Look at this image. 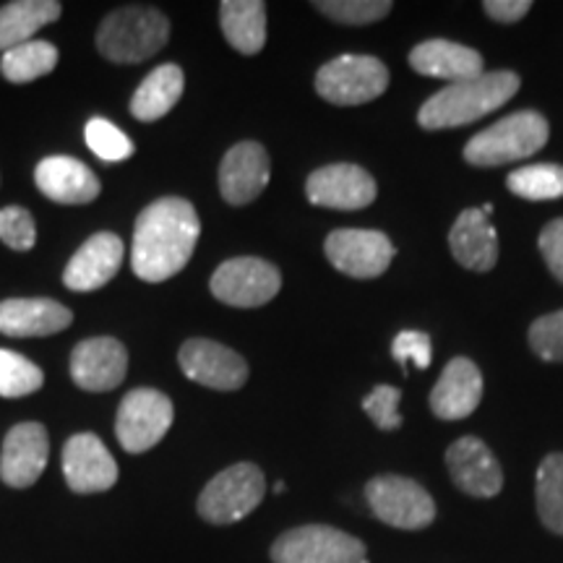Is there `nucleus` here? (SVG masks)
<instances>
[{
    "instance_id": "f257e3e1",
    "label": "nucleus",
    "mask_w": 563,
    "mask_h": 563,
    "mask_svg": "<svg viewBox=\"0 0 563 563\" xmlns=\"http://www.w3.org/2000/svg\"><path fill=\"white\" fill-rule=\"evenodd\" d=\"M201 235L194 203L178 196L152 201L133 228L131 266L144 282H165L186 269Z\"/></svg>"
},
{
    "instance_id": "f03ea898",
    "label": "nucleus",
    "mask_w": 563,
    "mask_h": 563,
    "mask_svg": "<svg viewBox=\"0 0 563 563\" xmlns=\"http://www.w3.org/2000/svg\"><path fill=\"white\" fill-rule=\"evenodd\" d=\"M519 84L522 81L514 70H493V74H481L477 79L449 84L446 89L435 91L431 100H426L418 112V123L426 131L460 129V125L475 123L509 102L519 91Z\"/></svg>"
},
{
    "instance_id": "7ed1b4c3",
    "label": "nucleus",
    "mask_w": 563,
    "mask_h": 563,
    "mask_svg": "<svg viewBox=\"0 0 563 563\" xmlns=\"http://www.w3.org/2000/svg\"><path fill=\"white\" fill-rule=\"evenodd\" d=\"M170 40V21L154 5H123L110 11L97 30V51L112 63H144Z\"/></svg>"
},
{
    "instance_id": "20e7f679",
    "label": "nucleus",
    "mask_w": 563,
    "mask_h": 563,
    "mask_svg": "<svg viewBox=\"0 0 563 563\" xmlns=\"http://www.w3.org/2000/svg\"><path fill=\"white\" fill-rule=\"evenodd\" d=\"M548 121L534 110H519L501 118L467 141L464 159L475 167H498L532 157L548 144Z\"/></svg>"
},
{
    "instance_id": "39448f33",
    "label": "nucleus",
    "mask_w": 563,
    "mask_h": 563,
    "mask_svg": "<svg viewBox=\"0 0 563 563\" xmlns=\"http://www.w3.org/2000/svg\"><path fill=\"white\" fill-rule=\"evenodd\" d=\"M266 496V477L256 464L241 462L222 470L201 490L199 517L209 525H235L256 509Z\"/></svg>"
},
{
    "instance_id": "423d86ee",
    "label": "nucleus",
    "mask_w": 563,
    "mask_h": 563,
    "mask_svg": "<svg viewBox=\"0 0 563 563\" xmlns=\"http://www.w3.org/2000/svg\"><path fill=\"white\" fill-rule=\"evenodd\" d=\"M389 87V68L373 55H340L316 74V91L321 100L355 108L378 100Z\"/></svg>"
},
{
    "instance_id": "0eeeda50",
    "label": "nucleus",
    "mask_w": 563,
    "mask_h": 563,
    "mask_svg": "<svg viewBox=\"0 0 563 563\" xmlns=\"http://www.w3.org/2000/svg\"><path fill=\"white\" fill-rule=\"evenodd\" d=\"M274 563H368L355 534L329 525H306L282 532L272 545Z\"/></svg>"
},
{
    "instance_id": "6e6552de",
    "label": "nucleus",
    "mask_w": 563,
    "mask_h": 563,
    "mask_svg": "<svg viewBox=\"0 0 563 563\" xmlns=\"http://www.w3.org/2000/svg\"><path fill=\"white\" fill-rule=\"evenodd\" d=\"M175 418L167 394L157 389H133L123 397L115 418V435L129 454H144L165 439Z\"/></svg>"
},
{
    "instance_id": "1a4fd4ad",
    "label": "nucleus",
    "mask_w": 563,
    "mask_h": 563,
    "mask_svg": "<svg viewBox=\"0 0 563 563\" xmlns=\"http://www.w3.org/2000/svg\"><path fill=\"white\" fill-rule=\"evenodd\" d=\"M365 498H368L371 511L382 519L384 525L397 527V530H422L433 525L435 504L431 493L415 483L412 477L402 475H378L365 485Z\"/></svg>"
},
{
    "instance_id": "9d476101",
    "label": "nucleus",
    "mask_w": 563,
    "mask_h": 563,
    "mask_svg": "<svg viewBox=\"0 0 563 563\" xmlns=\"http://www.w3.org/2000/svg\"><path fill=\"white\" fill-rule=\"evenodd\" d=\"M211 295L232 308H258L277 298L282 274L274 264L256 256H241L224 262L211 274Z\"/></svg>"
},
{
    "instance_id": "9b49d317",
    "label": "nucleus",
    "mask_w": 563,
    "mask_h": 563,
    "mask_svg": "<svg viewBox=\"0 0 563 563\" xmlns=\"http://www.w3.org/2000/svg\"><path fill=\"white\" fill-rule=\"evenodd\" d=\"M323 251L334 269L355 279L382 277L394 258L391 241L378 230H334L329 232Z\"/></svg>"
},
{
    "instance_id": "f8f14e48",
    "label": "nucleus",
    "mask_w": 563,
    "mask_h": 563,
    "mask_svg": "<svg viewBox=\"0 0 563 563\" xmlns=\"http://www.w3.org/2000/svg\"><path fill=\"white\" fill-rule=\"evenodd\" d=\"M376 178L368 170H363L361 165H350V162L319 167L306 180L308 201L323 209H365L376 201Z\"/></svg>"
},
{
    "instance_id": "ddd939ff",
    "label": "nucleus",
    "mask_w": 563,
    "mask_h": 563,
    "mask_svg": "<svg viewBox=\"0 0 563 563\" xmlns=\"http://www.w3.org/2000/svg\"><path fill=\"white\" fill-rule=\"evenodd\" d=\"M180 371L196 384L217 391H238L249 382V363L235 350L211 340H188L178 352Z\"/></svg>"
},
{
    "instance_id": "4468645a",
    "label": "nucleus",
    "mask_w": 563,
    "mask_h": 563,
    "mask_svg": "<svg viewBox=\"0 0 563 563\" xmlns=\"http://www.w3.org/2000/svg\"><path fill=\"white\" fill-rule=\"evenodd\" d=\"M51 460V435L42 422H19L5 433L0 454V481L9 488H30Z\"/></svg>"
},
{
    "instance_id": "2eb2a0df",
    "label": "nucleus",
    "mask_w": 563,
    "mask_h": 563,
    "mask_svg": "<svg viewBox=\"0 0 563 563\" xmlns=\"http://www.w3.org/2000/svg\"><path fill=\"white\" fill-rule=\"evenodd\" d=\"M129 373V350L112 336L84 340L70 352V378L84 391H112Z\"/></svg>"
},
{
    "instance_id": "dca6fc26",
    "label": "nucleus",
    "mask_w": 563,
    "mask_h": 563,
    "mask_svg": "<svg viewBox=\"0 0 563 563\" xmlns=\"http://www.w3.org/2000/svg\"><path fill=\"white\" fill-rule=\"evenodd\" d=\"M272 162L258 141H241L222 157L220 194L232 207L256 201L269 186Z\"/></svg>"
},
{
    "instance_id": "f3484780",
    "label": "nucleus",
    "mask_w": 563,
    "mask_h": 563,
    "mask_svg": "<svg viewBox=\"0 0 563 563\" xmlns=\"http://www.w3.org/2000/svg\"><path fill=\"white\" fill-rule=\"evenodd\" d=\"M63 475L74 493H102L118 483V462L95 433H76L63 446Z\"/></svg>"
},
{
    "instance_id": "a211bd4d",
    "label": "nucleus",
    "mask_w": 563,
    "mask_h": 563,
    "mask_svg": "<svg viewBox=\"0 0 563 563\" xmlns=\"http://www.w3.org/2000/svg\"><path fill=\"white\" fill-rule=\"evenodd\" d=\"M446 467L454 485L467 496L493 498L504 488V470L481 439L462 435L446 452Z\"/></svg>"
},
{
    "instance_id": "6ab92c4d",
    "label": "nucleus",
    "mask_w": 563,
    "mask_h": 563,
    "mask_svg": "<svg viewBox=\"0 0 563 563\" xmlns=\"http://www.w3.org/2000/svg\"><path fill=\"white\" fill-rule=\"evenodd\" d=\"M123 256L125 245L115 232H97L74 253L63 272V285L74 292L100 290L121 272Z\"/></svg>"
},
{
    "instance_id": "aec40b11",
    "label": "nucleus",
    "mask_w": 563,
    "mask_h": 563,
    "mask_svg": "<svg viewBox=\"0 0 563 563\" xmlns=\"http://www.w3.org/2000/svg\"><path fill=\"white\" fill-rule=\"evenodd\" d=\"M483 399V373L470 357H454L431 391V410L441 420H462Z\"/></svg>"
},
{
    "instance_id": "412c9836",
    "label": "nucleus",
    "mask_w": 563,
    "mask_h": 563,
    "mask_svg": "<svg viewBox=\"0 0 563 563\" xmlns=\"http://www.w3.org/2000/svg\"><path fill=\"white\" fill-rule=\"evenodd\" d=\"M34 183L47 199L55 203H68V207L91 203L102 191L97 175L84 162L60 157V154L40 162L37 170H34Z\"/></svg>"
},
{
    "instance_id": "4be33fe9",
    "label": "nucleus",
    "mask_w": 563,
    "mask_h": 563,
    "mask_svg": "<svg viewBox=\"0 0 563 563\" xmlns=\"http://www.w3.org/2000/svg\"><path fill=\"white\" fill-rule=\"evenodd\" d=\"M74 313L51 298H11L0 302V334L5 336H51L66 332Z\"/></svg>"
},
{
    "instance_id": "5701e85b",
    "label": "nucleus",
    "mask_w": 563,
    "mask_h": 563,
    "mask_svg": "<svg viewBox=\"0 0 563 563\" xmlns=\"http://www.w3.org/2000/svg\"><path fill=\"white\" fill-rule=\"evenodd\" d=\"M410 66L431 79L460 84L483 74V55L449 40H426L410 53Z\"/></svg>"
},
{
    "instance_id": "b1692460",
    "label": "nucleus",
    "mask_w": 563,
    "mask_h": 563,
    "mask_svg": "<svg viewBox=\"0 0 563 563\" xmlns=\"http://www.w3.org/2000/svg\"><path fill=\"white\" fill-rule=\"evenodd\" d=\"M454 258L470 272H490L498 262V232L481 209H464L449 232Z\"/></svg>"
},
{
    "instance_id": "393cba45",
    "label": "nucleus",
    "mask_w": 563,
    "mask_h": 563,
    "mask_svg": "<svg viewBox=\"0 0 563 563\" xmlns=\"http://www.w3.org/2000/svg\"><path fill=\"white\" fill-rule=\"evenodd\" d=\"M183 89H186V76H183L180 66L165 63V66L154 68L141 81L136 95L131 97V115L141 123L159 121L178 104Z\"/></svg>"
},
{
    "instance_id": "a878e982",
    "label": "nucleus",
    "mask_w": 563,
    "mask_h": 563,
    "mask_svg": "<svg viewBox=\"0 0 563 563\" xmlns=\"http://www.w3.org/2000/svg\"><path fill=\"white\" fill-rule=\"evenodd\" d=\"M63 5L58 0H13L0 9V53L32 42L42 26L58 21Z\"/></svg>"
},
{
    "instance_id": "bb28decb",
    "label": "nucleus",
    "mask_w": 563,
    "mask_h": 563,
    "mask_svg": "<svg viewBox=\"0 0 563 563\" xmlns=\"http://www.w3.org/2000/svg\"><path fill=\"white\" fill-rule=\"evenodd\" d=\"M224 40L243 55H256L266 45V5L262 0H224L220 5Z\"/></svg>"
},
{
    "instance_id": "cd10ccee",
    "label": "nucleus",
    "mask_w": 563,
    "mask_h": 563,
    "mask_svg": "<svg viewBox=\"0 0 563 563\" xmlns=\"http://www.w3.org/2000/svg\"><path fill=\"white\" fill-rule=\"evenodd\" d=\"M58 66V47L53 42L32 40L13 47L0 58V70L11 84H30L47 76Z\"/></svg>"
},
{
    "instance_id": "c85d7f7f",
    "label": "nucleus",
    "mask_w": 563,
    "mask_h": 563,
    "mask_svg": "<svg viewBox=\"0 0 563 563\" xmlns=\"http://www.w3.org/2000/svg\"><path fill=\"white\" fill-rule=\"evenodd\" d=\"M538 517L548 530L563 534V454H548L538 467Z\"/></svg>"
},
{
    "instance_id": "c756f323",
    "label": "nucleus",
    "mask_w": 563,
    "mask_h": 563,
    "mask_svg": "<svg viewBox=\"0 0 563 563\" xmlns=\"http://www.w3.org/2000/svg\"><path fill=\"white\" fill-rule=\"evenodd\" d=\"M506 186L514 196L527 201L563 199V165H525L506 178Z\"/></svg>"
},
{
    "instance_id": "7c9ffc66",
    "label": "nucleus",
    "mask_w": 563,
    "mask_h": 563,
    "mask_svg": "<svg viewBox=\"0 0 563 563\" xmlns=\"http://www.w3.org/2000/svg\"><path fill=\"white\" fill-rule=\"evenodd\" d=\"M45 373L30 357L13 350H0V397L16 399L42 389Z\"/></svg>"
},
{
    "instance_id": "2f4dec72",
    "label": "nucleus",
    "mask_w": 563,
    "mask_h": 563,
    "mask_svg": "<svg viewBox=\"0 0 563 563\" xmlns=\"http://www.w3.org/2000/svg\"><path fill=\"white\" fill-rule=\"evenodd\" d=\"M84 139H87L89 150L104 162H125L136 152L133 141L115 123L104 121V118H91L87 129H84Z\"/></svg>"
},
{
    "instance_id": "473e14b6",
    "label": "nucleus",
    "mask_w": 563,
    "mask_h": 563,
    "mask_svg": "<svg viewBox=\"0 0 563 563\" xmlns=\"http://www.w3.org/2000/svg\"><path fill=\"white\" fill-rule=\"evenodd\" d=\"M313 5L323 13V16L350 26H363L373 24V21H382L389 16V11L394 9L389 0H319V3Z\"/></svg>"
},
{
    "instance_id": "72a5a7b5",
    "label": "nucleus",
    "mask_w": 563,
    "mask_h": 563,
    "mask_svg": "<svg viewBox=\"0 0 563 563\" xmlns=\"http://www.w3.org/2000/svg\"><path fill=\"white\" fill-rule=\"evenodd\" d=\"M530 347L548 363H563V311L540 316L532 323Z\"/></svg>"
},
{
    "instance_id": "f704fd0d",
    "label": "nucleus",
    "mask_w": 563,
    "mask_h": 563,
    "mask_svg": "<svg viewBox=\"0 0 563 563\" xmlns=\"http://www.w3.org/2000/svg\"><path fill=\"white\" fill-rule=\"evenodd\" d=\"M399 399H402V389H399V386L382 384L363 399V410L378 428H382V431H397V428L402 426Z\"/></svg>"
},
{
    "instance_id": "c9c22d12",
    "label": "nucleus",
    "mask_w": 563,
    "mask_h": 563,
    "mask_svg": "<svg viewBox=\"0 0 563 563\" xmlns=\"http://www.w3.org/2000/svg\"><path fill=\"white\" fill-rule=\"evenodd\" d=\"M0 241L13 251H30L37 241L34 217L24 207L0 209Z\"/></svg>"
},
{
    "instance_id": "e433bc0d",
    "label": "nucleus",
    "mask_w": 563,
    "mask_h": 563,
    "mask_svg": "<svg viewBox=\"0 0 563 563\" xmlns=\"http://www.w3.org/2000/svg\"><path fill=\"white\" fill-rule=\"evenodd\" d=\"M391 357L397 361V365H402V371L407 373V363L418 365L420 371H426L431 365L433 357V344L431 336L426 332H418V329H405L394 336L391 342Z\"/></svg>"
},
{
    "instance_id": "4c0bfd02",
    "label": "nucleus",
    "mask_w": 563,
    "mask_h": 563,
    "mask_svg": "<svg viewBox=\"0 0 563 563\" xmlns=\"http://www.w3.org/2000/svg\"><path fill=\"white\" fill-rule=\"evenodd\" d=\"M540 253H543L548 269L559 282H563V217L561 220L548 222L540 232Z\"/></svg>"
},
{
    "instance_id": "58836bf2",
    "label": "nucleus",
    "mask_w": 563,
    "mask_h": 563,
    "mask_svg": "<svg viewBox=\"0 0 563 563\" xmlns=\"http://www.w3.org/2000/svg\"><path fill=\"white\" fill-rule=\"evenodd\" d=\"M483 9L493 21H501V24H514V21L527 16V11L532 9V3H530V0H485Z\"/></svg>"
},
{
    "instance_id": "ea45409f",
    "label": "nucleus",
    "mask_w": 563,
    "mask_h": 563,
    "mask_svg": "<svg viewBox=\"0 0 563 563\" xmlns=\"http://www.w3.org/2000/svg\"><path fill=\"white\" fill-rule=\"evenodd\" d=\"M274 493H285V483H277V485H274Z\"/></svg>"
}]
</instances>
